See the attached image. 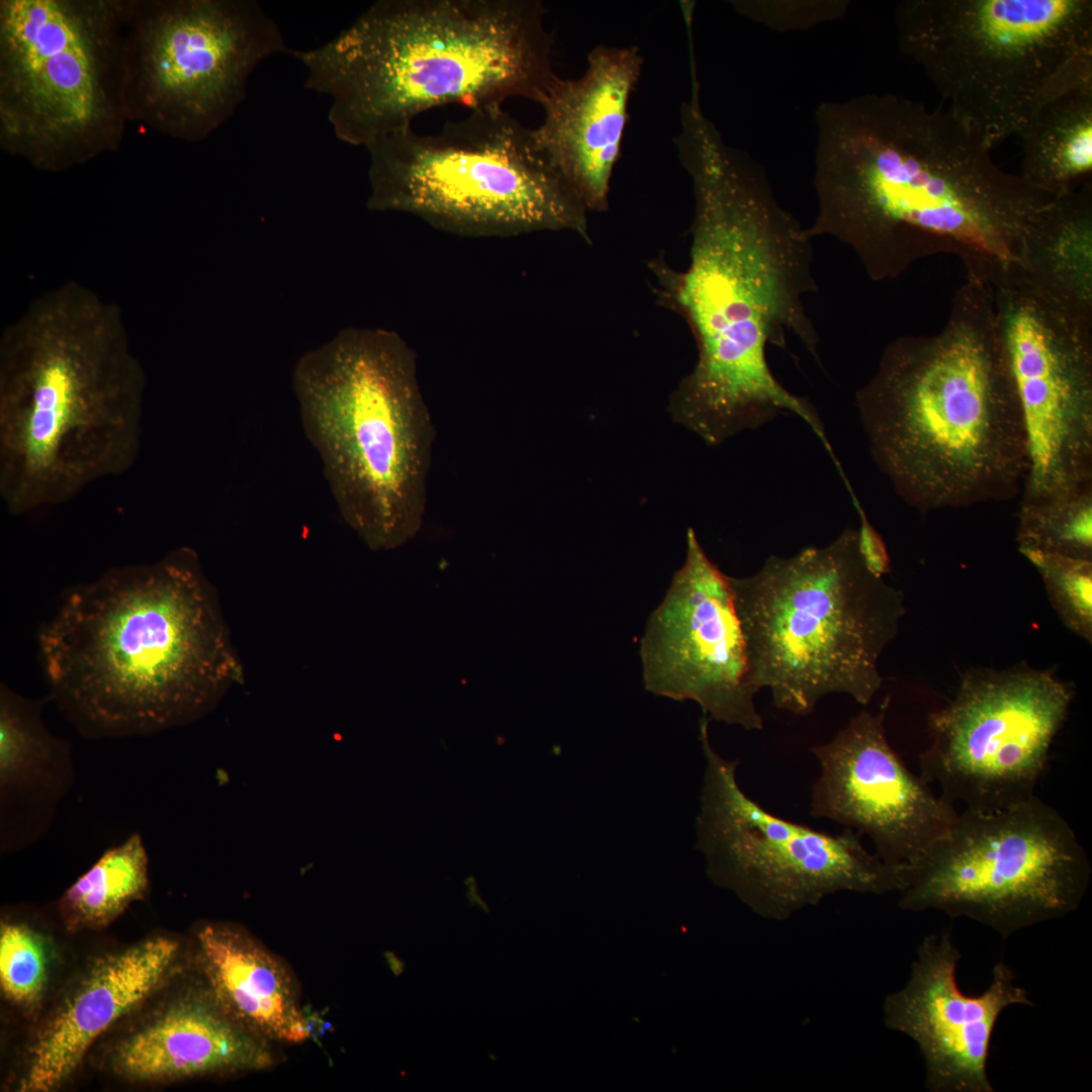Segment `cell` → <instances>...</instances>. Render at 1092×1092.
<instances>
[{
	"label": "cell",
	"instance_id": "obj_1",
	"mask_svg": "<svg viewBox=\"0 0 1092 1092\" xmlns=\"http://www.w3.org/2000/svg\"><path fill=\"white\" fill-rule=\"evenodd\" d=\"M674 144L694 194L689 264L649 263L659 302L686 321L698 351L671 393L673 421L715 446L791 414L825 441L815 406L789 391L766 358L768 345L784 348L792 335L820 363L805 307L818 290L807 229L781 205L762 165L713 122L686 127Z\"/></svg>",
	"mask_w": 1092,
	"mask_h": 1092
},
{
	"label": "cell",
	"instance_id": "obj_2",
	"mask_svg": "<svg viewBox=\"0 0 1092 1092\" xmlns=\"http://www.w3.org/2000/svg\"><path fill=\"white\" fill-rule=\"evenodd\" d=\"M814 121L812 240L845 245L875 281L938 254L991 285L1022 268L1055 197L1000 169L948 110L867 93L820 103Z\"/></svg>",
	"mask_w": 1092,
	"mask_h": 1092
},
{
	"label": "cell",
	"instance_id": "obj_3",
	"mask_svg": "<svg viewBox=\"0 0 1092 1092\" xmlns=\"http://www.w3.org/2000/svg\"><path fill=\"white\" fill-rule=\"evenodd\" d=\"M38 647L50 698L89 739L187 725L245 679L217 592L187 546L72 588Z\"/></svg>",
	"mask_w": 1092,
	"mask_h": 1092
},
{
	"label": "cell",
	"instance_id": "obj_4",
	"mask_svg": "<svg viewBox=\"0 0 1092 1092\" xmlns=\"http://www.w3.org/2000/svg\"><path fill=\"white\" fill-rule=\"evenodd\" d=\"M146 374L122 313L68 281L0 339V496L12 515L65 504L140 454Z\"/></svg>",
	"mask_w": 1092,
	"mask_h": 1092
},
{
	"label": "cell",
	"instance_id": "obj_5",
	"mask_svg": "<svg viewBox=\"0 0 1092 1092\" xmlns=\"http://www.w3.org/2000/svg\"><path fill=\"white\" fill-rule=\"evenodd\" d=\"M855 402L878 468L918 512L1020 495L1026 436L990 284L968 275L939 332L892 341Z\"/></svg>",
	"mask_w": 1092,
	"mask_h": 1092
},
{
	"label": "cell",
	"instance_id": "obj_6",
	"mask_svg": "<svg viewBox=\"0 0 1092 1092\" xmlns=\"http://www.w3.org/2000/svg\"><path fill=\"white\" fill-rule=\"evenodd\" d=\"M538 0H379L320 47L291 50L330 97L335 135L366 147L447 104H541L560 76Z\"/></svg>",
	"mask_w": 1092,
	"mask_h": 1092
},
{
	"label": "cell",
	"instance_id": "obj_7",
	"mask_svg": "<svg viewBox=\"0 0 1092 1092\" xmlns=\"http://www.w3.org/2000/svg\"><path fill=\"white\" fill-rule=\"evenodd\" d=\"M292 387L343 521L373 551L414 538L436 435L415 350L393 331L347 328L298 359Z\"/></svg>",
	"mask_w": 1092,
	"mask_h": 1092
},
{
	"label": "cell",
	"instance_id": "obj_8",
	"mask_svg": "<svg viewBox=\"0 0 1092 1092\" xmlns=\"http://www.w3.org/2000/svg\"><path fill=\"white\" fill-rule=\"evenodd\" d=\"M730 580L757 682L778 709L806 716L831 694L873 700L906 609L903 593L864 566L856 530Z\"/></svg>",
	"mask_w": 1092,
	"mask_h": 1092
},
{
	"label": "cell",
	"instance_id": "obj_9",
	"mask_svg": "<svg viewBox=\"0 0 1092 1092\" xmlns=\"http://www.w3.org/2000/svg\"><path fill=\"white\" fill-rule=\"evenodd\" d=\"M899 47L988 149L1092 83L1090 0H906Z\"/></svg>",
	"mask_w": 1092,
	"mask_h": 1092
},
{
	"label": "cell",
	"instance_id": "obj_10",
	"mask_svg": "<svg viewBox=\"0 0 1092 1092\" xmlns=\"http://www.w3.org/2000/svg\"><path fill=\"white\" fill-rule=\"evenodd\" d=\"M365 149L371 210L407 213L459 236L566 231L589 241L588 210L534 128L502 105L470 109L434 134L408 127Z\"/></svg>",
	"mask_w": 1092,
	"mask_h": 1092
},
{
	"label": "cell",
	"instance_id": "obj_11",
	"mask_svg": "<svg viewBox=\"0 0 1092 1092\" xmlns=\"http://www.w3.org/2000/svg\"><path fill=\"white\" fill-rule=\"evenodd\" d=\"M129 0L0 1V146L60 172L117 150Z\"/></svg>",
	"mask_w": 1092,
	"mask_h": 1092
},
{
	"label": "cell",
	"instance_id": "obj_12",
	"mask_svg": "<svg viewBox=\"0 0 1092 1092\" xmlns=\"http://www.w3.org/2000/svg\"><path fill=\"white\" fill-rule=\"evenodd\" d=\"M1091 876L1072 826L1034 795L993 811L959 812L948 831L905 866L898 905L970 918L1005 939L1077 911Z\"/></svg>",
	"mask_w": 1092,
	"mask_h": 1092
},
{
	"label": "cell",
	"instance_id": "obj_13",
	"mask_svg": "<svg viewBox=\"0 0 1092 1092\" xmlns=\"http://www.w3.org/2000/svg\"><path fill=\"white\" fill-rule=\"evenodd\" d=\"M290 52L277 22L255 0H129L128 121L201 142L234 115L255 69Z\"/></svg>",
	"mask_w": 1092,
	"mask_h": 1092
},
{
	"label": "cell",
	"instance_id": "obj_14",
	"mask_svg": "<svg viewBox=\"0 0 1092 1092\" xmlns=\"http://www.w3.org/2000/svg\"><path fill=\"white\" fill-rule=\"evenodd\" d=\"M699 720L705 770L696 818V847L707 873L761 918L783 921L828 896L885 895L905 886V864L869 851L861 835L832 834L772 814L739 786V761L720 755Z\"/></svg>",
	"mask_w": 1092,
	"mask_h": 1092
},
{
	"label": "cell",
	"instance_id": "obj_15",
	"mask_svg": "<svg viewBox=\"0 0 1092 1092\" xmlns=\"http://www.w3.org/2000/svg\"><path fill=\"white\" fill-rule=\"evenodd\" d=\"M1074 688L1025 663L966 672L949 702L930 713L921 778L965 809L993 811L1035 795Z\"/></svg>",
	"mask_w": 1092,
	"mask_h": 1092
},
{
	"label": "cell",
	"instance_id": "obj_16",
	"mask_svg": "<svg viewBox=\"0 0 1092 1092\" xmlns=\"http://www.w3.org/2000/svg\"><path fill=\"white\" fill-rule=\"evenodd\" d=\"M991 286L1026 436L1020 505L1092 486V321L1021 270Z\"/></svg>",
	"mask_w": 1092,
	"mask_h": 1092
},
{
	"label": "cell",
	"instance_id": "obj_17",
	"mask_svg": "<svg viewBox=\"0 0 1092 1092\" xmlns=\"http://www.w3.org/2000/svg\"><path fill=\"white\" fill-rule=\"evenodd\" d=\"M639 655L649 693L696 702L712 719L747 731L763 728L755 705L761 689L730 576L709 558L693 528L685 562L647 619Z\"/></svg>",
	"mask_w": 1092,
	"mask_h": 1092
},
{
	"label": "cell",
	"instance_id": "obj_18",
	"mask_svg": "<svg viewBox=\"0 0 1092 1092\" xmlns=\"http://www.w3.org/2000/svg\"><path fill=\"white\" fill-rule=\"evenodd\" d=\"M887 697L877 712L853 716L811 752L819 775L810 815L866 835L884 861L908 866L950 828L959 812L911 772L890 744Z\"/></svg>",
	"mask_w": 1092,
	"mask_h": 1092
},
{
	"label": "cell",
	"instance_id": "obj_19",
	"mask_svg": "<svg viewBox=\"0 0 1092 1092\" xmlns=\"http://www.w3.org/2000/svg\"><path fill=\"white\" fill-rule=\"evenodd\" d=\"M961 960L950 930L924 936L909 979L884 999V1023L917 1044L927 1091L994 1092L987 1065L997 1021L1011 1006L1034 1003L1003 961L982 993L965 994L957 978Z\"/></svg>",
	"mask_w": 1092,
	"mask_h": 1092
},
{
	"label": "cell",
	"instance_id": "obj_20",
	"mask_svg": "<svg viewBox=\"0 0 1092 1092\" xmlns=\"http://www.w3.org/2000/svg\"><path fill=\"white\" fill-rule=\"evenodd\" d=\"M642 66L635 46L597 44L583 73L560 77L540 104L544 117L534 128L537 140L588 211L609 207L611 178Z\"/></svg>",
	"mask_w": 1092,
	"mask_h": 1092
},
{
	"label": "cell",
	"instance_id": "obj_21",
	"mask_svg": "<svg viewBox=\"0 0 1092 1092\" xmlns=\"http://www.w3.org/2000/svg\"><path fill=\"white\" fill-rule=\"evenodd\" d=\"M178 953L177 941L154 936L92 963L34 1036L20 1090L64 1084L93 1041L166 981Z\"/></svg>",
	"mask_w": 1092,
	"mask_h": 1092
},
{
	"label": "cell",
	"instance_id": "obj_22",
	"mask_svg": "<svg viewBox=\"0 0 1092 1092\" xmlns=\"http://www.w3.org/2000/svg\"><path fill=\"white\" fill-rule=\"evenodd\" d=\"M269 1041L225 1015L207 995L171 1003L111 1054L120 1077L140 1083L254 1072L274 1063Z\"/></svg>",
	"mask_w": 1092,
	"mask_h": 1092
},
{
	"label": "cell",
	"instance_id": "obj_23",
	"mask_svg": "<svg viewBox=\"0 0 1092 1092\" xmlns=\"http://www.w3.org/2000/svg\"><path fill=\"white\" fill-rule=\"evenodd\" d=\"M44 700L0 689V850L21 851L53 827L76 782L71 743L42 719Z\"/></svg>",
	"mask_w": 1092,
	"mask_h": 1092
},
{
	"label": "cell",
	"instance_id": "obj_24",
	"mask_svg": "<svg viewBox=\"0 0 1092 1092\" xmlns=\"http://www.w3.org/2000/svg\"><path fill=\"white\" fill-rule=\"evenodd\" d=\"M207 995L231 1019L267 1041L297 1043L309 1027L281 961L247 932L207 924L197 934Z\"/></svg>",
	"mask_w": 1092,
	"mask_h": 1092
},
{
	"label": "cell",
	"instance_id": "obj_25",
	"mask_svg": "<svg viewBox=\"0 0 1092 1092\" xmlns=\"http://www.w3.org/2000/svg\"><path fill=\"white\" fill-rule=\"evenodd\" d=\"M1035 286L1092 321V184L1055 197L1030 234L1021 268Z\"/></svg>",
	"mask_w": 1092,
	"mask_h": 1092
},
{
	"label": "cell",
	"instance_id": "obj_26",
	"mask_svg": "<svg viewBox=\"0 0 1092 1092\" xmlns=\"http://www.w3.org/2000/svg\"><path fill=\"white\" fill-rule=\"evenodd\" d=\"M1021 179L1057 197L1085 184L1092 172V83L1043 105L1020 133Z\"/></svg>",
	"mask_w": 1092,
	"mask_h": 1092
},
{
	"label": "cell",
	"instance_id": "obj_27",
	"mask_svg": "<svg viewBox=\"0 0 1092 1092\" xmlns=\"http://www.w3.org/2000/svg\"><path fill=\"white\" fill-rule=\"evenodd\" d=\"M149 888L147 848L143 836L131 833L106 849L65 891L58 902V911L68 930L104 927L131 903L144 899Z\"/></svg>",
	"mask_w": 1092,
	"mask_h": 1092
},
{
	"label": "cell",
	"instance_id": "obj_28",
	"mask_svg": "<svg viewBox=\"0 0 1092 1092\" xmlns=\"http://www.w3.org/2000/svg\"><path fill=\"white\" fill-rule=\"evenodd\" d=\"M1018 548L1092 559V486L1037 504L1020 505Z\"/></svg>",
	"mask_w": 1092,
	"mask_h": 1092
},
{
	"label": "cell",
	"instance_id": "obj_29",
	"mask_svg": "<svg viewBox=\"0 0 1092 1092\" xmlns=\"http://www.w3.org/2000/svg\"><path fill=\"white\" fill-rule=\"evenodd\" d=\"M1019 552L1040 575L1048 598L1062 623L1092 641V559L1020 547Z\"/></svg>",
	"mask_w": 1092,
	"mask_h": 1092
},
{
	"label": "cell",
	"instance_id": "obj_30",
	"mask_svg": "<svg viewBox=\"0 0 1092 1092\" xmlns=\"http://www.w3.org/2000/svg\"><path fill=\"white\" fill-rule=\"evenodd\" d=\"M49 948L44 938L23 922L2 920L0 928V985L4 996L20 1006L34 1005L49 976Z\"/></svg>",
	"mask_w": 1092,
	"mask_h": 1092
},
{
	"label": "cell",
	"instance_id": "obj_31",
	"mask_svg": "<svg viewBox=\"0 0 1092 1092\" xmlns=\"http://www.w3.org/2000/svg\"><path fill=\"white\" fill-rule=\"evenodd\" d=\"M731 5L741 16L778 32L802 31L843 17L847 0H744Z\"/></svg>",
	"mask_w": 1092,
	"mask_h": 1092
},
{
	"label": "cell",
	"instance_id": "obj_32",
	"mask_svg": "<svg viewBox=\"0 0 1092 1092\" xmlns=\"http://www.w3.org/2000/svg\"><path fill=\"white\" fill-rule=\"evenodd\" d=\"M847 490L859 519V527L856 530L857 551L867 569L879 577H884L892 569L887 545L868 519L851 485L847 487Z\"/></svg>",
	"mask_w": 1092,
	"mask_h": 1092
},
{
	"label": "cell",
	"instance_id": "obj_33",
	"mask_svg": "<svg viewBox=\"0 0 1092 1092\" xmlns=\"http://www.w3.org/2000/svg\"><path fill=\"white\" fill-rule=\"evenodd\" d=\"M465 885H466V887L468 889V891H467L468 900L471 903L477 905L480 909H482L483 911H485L487 913L488 912V906L483 902L481 897L478 895L476 883H475V880H474V878L472 876H470L469 878H467L465 880Z\"/></svg>",
	"mask_w": 1092,
	"mask_h": 1092
}]
</instances>
